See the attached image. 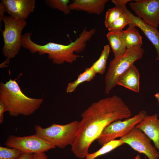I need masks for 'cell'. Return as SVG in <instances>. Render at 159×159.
Masks as SVG:
<instances>
[{
    "mask_svg": "<svg viewBox=\"0 0 159 159\" xmlns=\"http://www.w3.org/2000/svg\"><path fill=\"white\" fill-rule=\"evenodd\" d=\"M131 114L129 107L116 95L93 103L81 115L72 151L79 158H85L90 145L106 126L114 121L130 118Z\"/></svg>",
    "mask_w": 159,
    "mask_h": 159,
    "instance_id": "6da1fadb",
    "label": "cell"
},
{
    "mask_svg": "<svg viewBox=\"0 0 159 159\" xmlns=\"http://www.w3.org/2000/svg\"><path fill=\"white\" fill-rule=\"evenodd\" d=\"M42 98H30L21 91L16 79H10L0 84V102L6 107L10 115L28 116L32 115L40 107Z\"/></svg>",
    "mask_w": 159,
    "mask_h": 159,
    "instance_id": "7a4b0ae2",
    "label": "cell"
},
{
    "mask_svg": "<svg viewBox=\"0 0 159 159\" xmlns=\"http://www.w3.org/2000/svg\"><path fill=\"white\" fill-rule=\"evenodd\" d=\"M79 124V121H74L64 125L54 123L45 128L37 125L35 134L56 147L63 149L74 143Z\"/></svg>",
    "mask_w": 159,
    "mask_h": 159,
    "instance_id": "3957f363",
    "label": "cell"
},
{
    "mask_svg": "<svg viewBox=\"0 0 159 159\" xmlns=\"http://www.w3.org/2000/svg\"><path fill=\"white\" fill-rule=\"evenodd\" d=\"M144 53L141 47L127 49L120 56L110 62L105 76V90L109 93L116 85L121 75L136 61L140 59Z\"/></svg>",
    "mask_w": 159,
    "mask_h": 159,
    "instance_id": "277c9868",
    "label": "cell"
},
{
    "mask_svg": "<svg viewBox=\"0 0 159 159\" xmlns=\"http://www.w3.org/2000/svg\"><path fill=\"white\" fill-rule=\"evenodd\" d=\"M4 28L1 31L4 42L2 54L9 59L15 57L21 48L22 31L26 26L25 20L4 16L2 19Z\"/></svg>",
    "mask_w": 159,
    "mask_h": 159,
    "instance_id": "5b68a950",
    "label": "cell"
},
{
    "mask_svg": "<svg viewBox=\"0 0 159 159\" xmlns=\"http://www.w3.org/2000/svg\"><path fill=\"white\" fill-rule=\"evenodd\" d=\"M146 115V112L141 110L132 117L114 121L104 129L96 140L102 146L117 138H120L139 123Z\"/></svg>",
    "mask_w": 159,
    "mask_h": 159,
    "instance_id": "8992f818",
    "label": "cell"
},
{
    "mask_svg": "<svg viewBox=\"0 0 159 159\" xmlns=\"http://www.w3.org/2000/svg\"><path fill=\"white\" fill-rule=\"evenodd\" d=\"M6 147L18 150L22 153H44L56 147L35 134L20 137L10 135L5 143Z\"/></svg>",
    "mask_w": 159,
    "mask_h": 159,
    "instance_id": "52a82bcc",
    "label": "cell"
},
{
    "mask_svg": "<svg viewBox=\"0 0 159 159\" xmlns=\"http://www.w3.org/2000/svg\"><path fill=\"white\" fill-rule=\"evenodd\" d=\"M139 153L144 154L149 159H158V153L151 144V140L140 129L135 126L120 139Z\"/></svg>",
    "mask_w": 159,
    "mask_h": 159,
    "instance_id": "ba28073f",
    "label": "cell"
},
{
    "mask_svg": "<svg viewBox=\"0 0 159 159\" xmlns=\"http://www.w3.org/2000/svg\"><path fill=\"white\" fill-rule=\"evenodd\" d=\"M129 5L146 24L158 29L159 26V0H136Z\"/></svg>",
    "mask_w": 159,
    "mask_h": 159,
    "instance_id": "9c48e42d",
    "label": "cell"
},
{
    "mask_svg": "<svg viewBox=\"0 0 159 159\" xmlns=\"http://www.w3.org/2000/svg\"><path fill=\"white\" fill-rule=\"evenodd\" d=\"M6 11L13 17L25 20L35 7V0H1Z\"/></svg>",
    "mask_w": 159,
    "mask_h": 159,
    "instance_id": "30bf717a",
    "label": "cell"
},
{
    "mask_svg": "<svg viewBox=\"0 0 159 159\" xmlns=\"http://www.w3.org/2000/svg\"><path fill=\"white\" fill-rule=\"evenodd\" d=\"M135 127L141 130L153 142L158 149L159 159V119L156 114L146 115Z\"/></svg>",
    "mask_w": 159,
    "mask_h": 159,
    "instance_id": "8fae6325",
    "label": "cell"
},
{
    "mask_svg": "<svg viewBox=\"0 0 159 159\" xmlns=\"http://www.w3.org/2000/svg\"><path fill=\"white\" fill-rule=\"evenodd\" d=\"M125 10L131 21V23L139 28L154 46L157 54L156 59L159 60V32L157 29L146 24L139 17L134 15L126 7Z\"/></svg>",
    "mask_w": 159,
    "mask_h": 159,
    "instance_id": "7c38bea8",
    "label": "cell"
},
{
    "mask_svg": "<svg viewBox=\"0 0 159 159\" xmlns=\"http://www.w3.org/2000/svg\"><path fill=\"white\" fill-rule=\"evenodd\" d=\"M108 0H74L69 4L71 10L81 11L99 14L104 11Z\"/></svg>",
    "mask_w": 159,
    "mask_h": 159,
    "instance_id": "4fadbf2b",
    "label": "cell"
},
{
    "mask_svg": "<svg viewBox=\"0 0 159 159\" xmlns=\"http://www.w3.org/2000/svg\"><path fill=\"white\" fill-rule=\"evenodd\" d=\"M140 75L135 66L132 65L119 78L117 85L135 93L140 92Z\"/></svg>",
    "mask_w": 159,
    "mask_h": 159,
    "instance_id": "5bb4252c",
    "label": "cell"
},
{
    "mask_svg": "<svg viewBox=\"0 0 159 159\" xmlns=\"http://www.w3.org/2000/svg\"><path fill=\"white\" fill-rule=\"evenodd\" d=\"M126 30L120 32L121 38L127 49L134 47H141L142 40L141 36L132 23L129 24Z\"/></svg>",
    "mask_w": 159,
    "mask_h": 159,
    "instance_id": "9a60e30c",
    "label": "cell"
},
{
    "mask_svg": "<svg viewBox=\"0 0 159 159\" xmlns=\"http://www.w3.org/2000/svg\"><path fill=\"white\" fill-rule=\"evenodd\" d=\"M130 0H112L115 6L109 9L106 12L104 23L107 28L112 23L117 19L124 13V7Z\"/></svg>",
    "mask_w": 159,
    "mask_h": 159,
    "instance_id": "2e32d148",
    "label": "cell"
},
{
    "mask_svg": "<svg viewBox=\"0 0 159 159\" xmlns=\"http://www.w3.org/2000/svg\"><path fill=\"white\" fill-rule=\"evenodd\" d=\"M106 37L113 52L114 58L120 56L125 52L127 48L121 38L120 32H109Z\"/></svg>",
    "mask_w": 159,
    "mask_h": 159,
    "instance_id": "e0dca14e",
    "label": "cell"
},
{
    "mask_svg": "<svg viewBox=\"0 0 159 159\" xmlns=\"http://www.w3.org/2000/svg\"><path fill=\"white\" fill-rule=\"evenodd\" d=\"M96 74L91 67L86 68L82 73L78 76L75 80L68 83L66 92L69 93L73 92L81 83L85 82H89L92 80Z\"/></svg>",
    "mask_w": 159,
    "mask_h": 159,
    "instance_id": "ac0fdd59",
    "label": "cell"
},
{
    "mask_svg": "<svg viewBox=\"0 0 159 159\" xmlns=\"http://www.w3.org/2000/svg\"><path fill=\"white\" fill-rule=\"evenodd\" d=\"M110 51V48L109 45L107 44L104 46L99 59L91 67L96 74H102L105 72Z\"/></svg>",
    "mask_w": 159,
    "mask_h": 159,
    "instance_id": "d6986e66",
    "label": "cell"
},
{
    "mask_svg": "<svg viewBox=\"0 0 159 159\" xmlns=\"http://www.w3.org/2000/svg\"><path fill=\"white\" fill-rule=\"evenodd\" d=\"M120 140H114L105 144L95 152L88 153L85 159H95L97 157L108 153L117 148L123 145Z\"/></svg>",
    "mask_w": 159,
    "mask_h": 159,
    "instance_id": "ffe728a7",
    "label": "cell"
},
{
    "mask_svg": "<svg viewBox=\"0 0 159 159\" xmlns=\"http://www.w3.org/2000/svg\"><path fill=\"white\" fill-rule=\"evenodd\" d=\"M126 7L123 8L124 13L107 28L109 32H120L126 25L131 23V21L125 10Z\"/></svg>",
    "mask_w": 159,
    "mask_h": 159,
    "instance_id": "44dd1931",
    "label": "cell"
},
{
    "mask_svg": "<svg viewBox=\"0 0 159 159\" xmlns=\"http://www.w3.org/2000/svg\"><path fill=\"white\" fill-rule=\"evenodd\" d=\"M46 4L50 8L57 9L65 14L70 13L71 10L69 4L70 2L69 0H46Z\"/></svg>",
    "mask_w": 159,
    "mask_h": 159,
    "instance_id": "7402d4cb",
    "label": "cell"
},
{
    "mask_svg": "<svg viewBox=\"0 0 159 159\" xmlns=\"http://www.w3.org/2000/svg\"><path fill=\"white\" fill-rule=\"evenodd\" d=\"M22 153L15 149L0 146V159H15Z\"/></svg>",
    "mask_w": 159,
    "mask_h": 159,
    "instance_id": "603a6c76",
    "label": "cell"
},
{
    "mask_svg": "<svg viewBox=\"0 0 159 159\" xmlns=\"http://www.w3.org/2000/svg\"><path fill=\"white\" fill-rule=\"evenodd\" d=\"M7 111V109L5 105L0 102V124L3 122L4 120V114L5 112Z\"/></svg>",
    "mask_w": 159,
    "mask_h": 159,
    "instance_id": "cb8c5ba5",
    "label": "cell"
},
{
    "mask_svg": "<svg viewBox=\"0 0 159 159\" xmlns=\"http://www.w3.org/2000/svg\"><path fill=\"white\" fill-rule=\"evenodd\" d=\"M6 11V8L4 4L1 2L0 3V25L1 27V22L4 16V14Z\"/></svg>",
    "mask_w": 159,
    "mask_h": 159,
    "instance_id": "d4e9b609",
    "label": "cell"
},
{
    "mask_svg": "<svg viewBox=\"0 0 159 159\" xmlns=\"http://www.w3.org/2000/svg\"><path fill=\"white\" fill-rule=\"evenodd\" d=\"M32 159H47L44 153H34Z\"/></svg>",
    "mask_w": 159,
    "mask_h": 159,
    "instance_id": "484cf974",
    "label": "cell"
},
{
    "mask_svg": "<svg viewBox=\"0 0 159 159\" xmlns=\"http://www.w3.org/2000/svg\"><path fill=\"white\" fill-rule=\"evenodd\" d=\"M33 153H22L19 157L15 159H32Z\"/></svg>",
    "mask_w": 159,
    "mask_h": 159,
    "instance_id": "4316f807",
    "label": "cell"
},
{
    "mask_svg": "<svg viewBox=\"0 0 159 159\" xmlns=\"http://www.w3.org/2000/svg\"><path fill=\"white\" fill-rule=\"evenodd\" d=\"M155 97L157 100L158 103L159 104V92L155 94Z\"/></svg>",
    "mask_w": 159,
    "mask_h": 159,
    "instance_id": "83f0119b",
    "label": "cell"
},
{
    "mask_svg": "<svg viewBox=\"0 0 159 159\" xmlns=\"http://www.w3.org/2000/svg\"><path fill=\"white\" fill-rule=\"evenodd\" d=\"M134 159H140V155L138 154L136 155Z\"/></svg>",
    "mask_w": 159,
    "mask_h": 159,
    "instance_id": "f1b7e54d",
    "label": "cell"
}]
</instances>
